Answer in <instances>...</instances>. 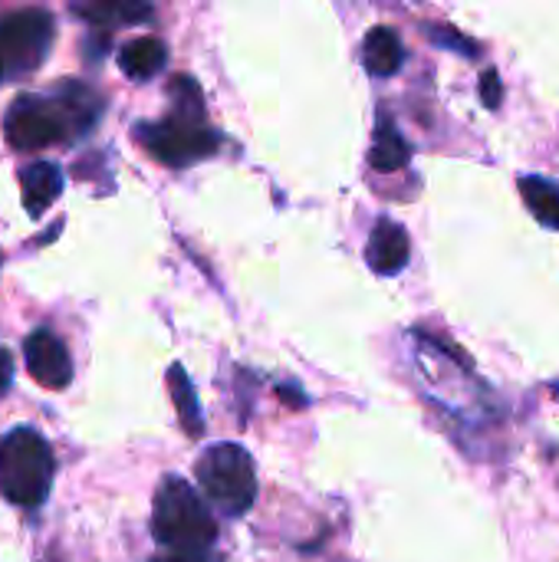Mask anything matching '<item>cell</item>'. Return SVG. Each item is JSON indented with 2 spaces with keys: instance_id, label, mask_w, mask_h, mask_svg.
I'll return each instance as SVG.
<instances>
[{
  "instance_id": "6da1fadb",
  "label": "cell",
  "mask_w": 559,
  "mask_h": 562,
  "mask_svg": "<svg viewBox=\"0 0 559 562\" xmlns=\"http://www.w3.org/2000/svg\"><path fill=\"white\" fill-rule=\"evenodd\" d=\"M102 115V99L86 82L66 79L53 92L16 95L3 115V138L16 151H40L82 138Z\"/></svg>"
},
{
  "instance_id": "7a4b0ae2",
  "label": "cell",
  "mask_w": 559,
  "mask_h": 562,
  "mask_svg": "<svg viewBox=\"0 0 559 562\" xmlns=\"http://www.w3.org/2000/svg\"><path fill=\"white\" fill-rule=\"evenodd\" d=\"M152 537L161 547V557H178V560L214 557V543H217L214 517L188 481L181 477L161 481L152 507Z\"/></svg>"
},
{
  "instance_id": "3957f363",
  "label": "cell",
  "mask_w": 559,
  "mask_h": 562,
  "mask_svg": "<svg viewBox=\"0 0 559 562\" xmlns=\"http://www.w3.org/2000/svg\"><path fill=\"white\" fill-rule=\"evenodd\" d=\"M56 474L53 448L33 428H13L0 438V494L16 507H40Z\"/></svg>"
},
{
  "instance_id": "277c9868",
  "label": "cell",
  "mask_w": 559,
  "mask_h": 562,
  "mask_svg": "<svg viewBox=\"0 0 559 562\" xmlns=\"http://www.w3.org/2000/svg\"><path fill=\"white\" fill-rule=\"evenodd\" d=\"M198 484L204 491V497L227 517H241L254 507L257 497V471H254V458L234 445V441H221L214 448H208L198 464H194Z\"/></svg>"
},
{
  "instance_id": "5b68a950",
  "label": "cell",
  "mask_w": 559,
  "mask_h": 562,
  "mask_svg": "<svg viewBox=\"0 0 559 562\" xmlns=\"http://www.w3.org/2000/svg\"><path fill=\"white\" fill-rule=\"evenodd\" d=\"M135 138L148 155H155L161 165H175V168L194 165V161L214 155L221 145L217 132H211L204 125V119H191V115H178V112H171L161 122H138Z\"/></svg>"
},
{
  "instance_id": "8992f818",
  "label": "cell",
  "mask_w": 559,
  "mask_h": 562,
  "mask_svg": "<svg viewBox=\"0 0 559 562\" xmlns=\"http://www.w3.org/2000/svg\"><path fill=\"white\" fill-rule=\"evenodd\" d=\"M53 16L43 7H20L0 13V59L13 76L33 72L53 46Z\"/></svg>"
},
{
  "instance_id": "52a82bcc",
  "label": "cell",
  "mask_w": 559,
  "mask_h": 562,
  "mask_svg": "<svg viewBox=\"0 0 559 562\" xmlns=\"http://www.w3.org/2000/svg\"><path fill=\"white\" fill-rule=\"evenodd\" d=\"M23 359L26 369L33 375V382H40L43 389H66L72 382V359L66 342L53 333V329H33L23 339Z\"/></svg>"
},
{
  "instance_id": "ba28073f",
  "label": "cell",
  "mask_w": 559,
  "mask_h": 562,
  "mask_svg": "<svg viewBox=\"0 0 559 562\" xmlns=\"http://www.w3.org/2000/svg\"><path fill=\"white\" fill-rule=\"evenodd\" d=\"M409 254H412V244H409V234H405L402 224L379 221L372 227V237H369V247H366V260H369V267L376 273L392 277V273L405 270Z\"/></svg>"
},
{
  "instance_id": "9c48e42d",
  "label": "cell",
  "mask_w": 559,
  "mask_h": 562,
  "mask_svg": "<svg viewBox=\"0 0 559 562\" xmlns=\"http://www.w3.org/2000/svg\"><path fill=\"white\" fill-rule=\"evenodd\" d=\"M23 207L30 217H40L63 194V171L53 161H30L20 168Z\"/></svg>"
},
{
  "instance_id": "30bf717a",
  "label": "cell",
  "mask_w": 559,
  "mask_h": 562,
  "mask_svg": "<svg viewBox=\"0 0 559 562\" xmlns=\"http://www.w3.org/2000/svg\"><path fill=\"white\" fill-rule=\"evenodd\" d=\"M168 63V49L158 36H135L119 49V69L128 79H152Z\"/></svg>"
},
{
  "instance_id": "8fae6325",
  "label": "cell",
  "mask_w": 559,
  "mask_h": 562,
  "mask_svg": "<svg viewBox=\"0 0 559 562\" xmlns=\"http://www.w3.org/2000/svg\"><path fill=\"white\" fill-rule=\"evenodd\" d=\"M72 13H79L92 26H119V23L148 20L152 7L148 3H132V0H92V3H76Z\"/></svg>"
},
{
  "instance_id": "7c38bea8",
  "label": "cell",
  "mask_w": 559,
  "mask_h": 562,
  "mask_svg": "<svg viewBox=\"0 0 559 562\" xmlns=\"http://www.w3.org/2000/svg\"><path fill=\"white\" fill-rule=\"evenodd\" d=\"M402 63H405V49H402V40L395 36V30L376 26L366 36V69L372 76H392V72H399Z\"/></svg>"
},
{
  "instance_id": "4fadbf2b",
  "label": "cell",
  "mask_w": 559,
  "mask_h": 562,
  "mask_svg": "<svg viewBox=\"0 0 559 562\" xmlns=\"http://www.w3.org/2000/svg\"><path fill=\"white\" fill-rule=\"evenodd\" d=\"M409 158H412L409 142H405V138L399 135V128L382 115V119H379L376 142H372V148H369V165H372L376 171H399V168L409 165Z\"/></svg>"
},
{
  "instance_id": "5bb4252c",
  "label": "cell",
  "mask_w": 559,
  "mask_h": 562,
  "mask_svg": "<svg viewBox=\"0 0 559 562\" xmlns=\"http://www.w3.org/2000/svg\"><path fill=\"white\" fill-rule=\"evenodd\" d=\"M168 389H171V402H175V412L181 418V428L185 435L198 438L204 431V415H201V405H198V395H194V385L188 379V372L175 362L168 369Z\"/></svg>"
},
{
  "instance_id": "9a60e30c",
  "label": "cell",
  "mask_w": 559,
  "mask_h": 562,
  "mask_svg": "<svg viewBox=\"0 0 559 562\" xmlns=\"http://www.w3.org/2000/svg\"><path fill=\"white\" fill-rule=\"evenodd\" d=\"M521 194L530 207V214L544 224V227H557L559 231V184L540 175H527L521 178Z\"/></svg>"
},
{
  "instance_id": "2e32d148",
  "label": "cell",
  "mask_w": 559,
  "mask_h": 562,
  "mask_svg": "<svg viewBox=\"0 0 559 562\" xmlns=\"http://www.w3.org/2000/svg\"><path fill=\"white\" fill-rule=\"evenodd\" d=\"M168 95H171L178 115L204 119V95H201V89H198V82L191 76H175V82L168 86Z\"/></svg>"
},
{
  "instance_id": "e0dca14e",
  "label": "cell",
  "mask_w": 559,
  "mask_h": 562,
  "mask_svg": "<svg viewBox=\"0 0 559 562\" xmlns=\"http://www.w3.org/2000/svg\"><path fill=\"white\" fill-rule=\"evenodd\" d=\"M501 79H497V72L494 69H488L484 72V79H481V99H484V105L488 109H497L501 105Z\"/></svg>"
},
{
  "instance_id": "ac0fdd59",
  "label": "cell",
  "mask_w": 559,
  "mask_h": 562,
  "mask_svg": "<svg viewBox=\"0 0 559 562\" xmlns=\"http://www.w3.org/2000/svg\"><path fill=\"white\" fill-rule=\"evenodd\" d=\"M432 36H435V43H445V46H461V49H465V56H474V43H471V40H465V36H461L458 30H451V26H448V30L435 26V30H432Z\"/></svg>"
},
{
  "instance_id": "d6986e66",
  "label": "cell",
  "mask_w": 559,
  "mask_h": 562,
  "mask_svg": "<svg viewBox=\"0 0 559 562\" xmlns=\"http://www.w3.org/2000/svg\"><path fill=\"white\" fill-rule=\"evenodd\" d=\"M10 382H13V356L0 349V395L10 389Z\"/></svg>"
},
{
  "instance_id": "ffe728a7",
  "label": "cell",
  "mask_w": 559,
  "mask_h": 562,
  "mask_svg": "<svg viewBox=\"0 0 559 562\" xmlns=\"http://www.w3.org/2000/svg\"><path fill=\"white\" fill-rule=\"evenodd\" d=\"M152 562H221L217 557H208V560H178V557H155Z\"/></svg>"
},
{
  "instance_id": "44dd1931",
  "label": "cell",
  "mask_w": 559,
  "mask_h": 562,
  "mask_svg": "<svg viewBox=\"0 0 559 562\" xmlns=\"http://www.w3.org/2000/svg\"><path fill=\"white\" fill-rule=\"evenodd\" d=\"M3 76H7V69H3V59H0V82H3Z\"/></svg>"
}]
</instances>
